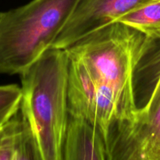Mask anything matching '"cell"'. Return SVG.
Masks as SVG:
<instances>
[{"label": "cell", "mask_w": 160, "mask_h": 160, "mask_svg": "<svg viewBox=\"0 0 160 160\" xmlns=\"http://www.w3.org/2000/svg\"><path fill=\"white\" fill-rule=\"evenodd\" d=\"M69 62L65 49L50 48L20 74V109L31 127L41 160H62L69 118Z\"/></svg>", "instance_id": "cell-1"}, {"label": "cell", "mask_w": 160, "mask_h": 160, "mask_svg": "<svg viewBox=\"0 0 160 160\" xmlns=\"http://www.w3.org/2000/svg\"><path fill=\"white\" fill-rule=\"evenodd\" d=\"M79 0H31L0 12V74L20 75L51 48Z\"/></svg>", "instance_id": "cell-3"}, {"label": "cell", "mask_w": 160, "mask_h": 160, "mask_svg": "<svg viewBox=\"0 0 160 160\" xmlns=\"http://www.w3.org/2000/svg\"><path fill=\"white\" fill-rule=\"evenodd\" d=\"M151 0H79L52 48L66 49L90 33L113 23Z\"/></svg>", "instance_id": "cell-5"}, {"label": "cell", "mask_w": 160, "mask_h": 160, "mask_svg": "<svg viewBox=\"0 0 160 160\" xmlns=\"http://www.w3.org/2000/svg\"><path fill=\"white\" fill-rule=\"evenodd\" d=\"M145 38L141 31L113 22L66 48L67 56L81 59L99 84L114 89L120 100V119L129 118L132 108V73Z\"/></svg>", "instance_id": "cell-4"}, {"label": "cell", "mask_w": 160, "mask_h": 160, "mask_svg": "<svg viewBox=\"0 0 160 160\" xmlns=\"http://www.w3.org/2000/svg\"><path fill=\"white\" fill-rule=\"evenodd\" d=\"M0 160H41L34 134L20 106L0 126Z\"/></svg>", "instance_id": "cell-7"}, {"label": "cell", "mask_w": 160, "mask_h": 160, "mask_svg": "<svg viewBox=\"0 0 160 160\" xmlns=\"http://www.w3.org/2000/svg\"><path fill=\"white\" fill-rule=\"evenodd\" d=\"M21 99V87L17 84L0 85V126L18 110Z\"/></svg>", "instance_id": "cell-10"}, {"label": "cell", "mask_w": 160, "mask_h": 160, "mask_svg": "<svg viewBox=\"0 0 160 160\" xmlns=\"http://www.w3.org/2000/svg\"><path fill=\"white\" fill-rule=\"evenodd\" d=\"M62 160H108L102 135L86 120L69 115Z\"/></svg>", "instance_id": "cell-6"}, {"label": "cell", "mask_w": 160, "mask_h": 160, "mask_svg": "<svg viewBox=\"0 0 160 160\" xmlns=\"http://www.w3.org/2000/svg\"><path fill=\"white\" fill-rule=\"evenodd\" d=\"M131 85V115L111 130L108 160H160V38L145 35Z\"/></svg>", "instance_id": "cell-2"}, {"label": "cell", "mask_w": 160, "mask_h": 160, "mask_svg": "<svg viewBox=\"0 0 160 160\" xmlns=\"http://www.w3.org/2000/svg\"><path fill=\"white\" fill-rule=\"evenodd\" d=\"M68 57L69 115L87 120L99 84L81 59Z\"/></svg>", "instance_id": "cell-8"}, {"label": "cell", "mask_w": 160, "mask_h": 160, "mask_svg": "<svg viewBox=\"0 0 160 160\" xmlns=\"http://www.w3.org/2000/svg\"><path fill=\"white\" fill-rule=\"evenodd\" d=\"M115 22L124 23L148 37L160 38V0L144 3Z\"/></svg>", "instance_id": "cell-9"}]
</instances>
